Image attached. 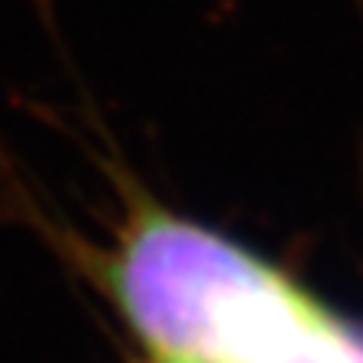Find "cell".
<instances>
[{
    "label": "cell",
    "mask_w": 363,
    "mask_h": 363,
    "mask_svg": "<svg viewBox=\"0 0 363 363\" xmlns=\"http://www.w3.org/2000/svg\"><path fill=\"white\" fill-rule=\"evenodd\" d=\"M94 283L148 357L202 363H326L347 350L333 316L289 276L152 202L131 206Z\"/></svg>",
    "instance_id": "6da1fadb"
},
{
    "label": "cell",
    "mask_w": 363,
    "mask_h": 363,
    "mask_svg": "<svg viewBox=\"0 0 363 363\" xmlns=\"http://www.w3.org/2000/svg\"><path fill=\"white\" fill-rule=\"evenodd\" d=\"M148 363H202V360H175V357H148Z\"/></svg>",
    "instance_id": "7a4b0ae2"
}]
</instances>
